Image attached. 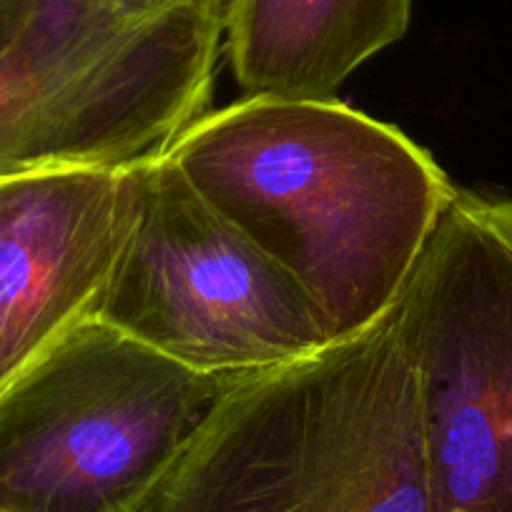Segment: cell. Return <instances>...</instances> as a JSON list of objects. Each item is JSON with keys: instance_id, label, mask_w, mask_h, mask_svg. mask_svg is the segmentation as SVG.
<instances>
[{"instance_id": "277c9868", "label": "cell", "mask_w": 512, "mask_h": 512, "mask_svg": "<svg viewBox=\"0 0 512 512\" xmlns=\"http://www.w3.org/2000/svg\"><path fill=\"white\" fill-rule=\"evenodd\" d=\"M241 379L86 319L0 392V512H123Z\"/></svg>"}, {"instance_id": "6da1fadb", "label": "cell", "mask_w": 512, "mask_h": 512, "mask_svg": "<svg viewBox=\"0 0 512 512\" xmlns=\"http://www.w3.org/2000/svg\"><path fill=\"white\" fill-rule=\"evenodd\" d=\"M166 156L304 289L332 342L390 317L460 191L405 131L337 96H246Z\"/></svg>"}, {"instance_id": "5b68a950", "label": "cell", "mask_w": 512, "mask_h": 512, "mask_svg": "<svg viewBox=\"0 0 512 512\" xmlns=\"http://www.w3.org/2000/svg\"><path fill=\"white\" fill-rule=\"evenodd\" d=\"M432 512H512V196L457 191L395 309Z\"/></svg>"}, {"instance_id": "30bf717a", "label": "cell", "mask_w": 512, "mask_h": 512, "mask_svg": "<svg viewBox=\"0 0 512 512\" xmlns=\"http://www.w3.org/2000/svg\"><path fill=\"white\" fill-rule=\"evenodd\" d=\"M18 8H21V0H0V38L6 36L11 23L16 21Z\"/></svg>"}, {"instance_id": "7a4b0ae2", "label": "cell", "mask_w": 512, "mask_h": 512, "mask_svg": "<svg viewBox=\"0 0 512 512\" xmlns=\"http://www.w3.org/2000/svg\"><path fill=\"white\" fill-rule=\"evenodd\" d=\"M123 512H432L415 379L392 312L236 382Z\"/></svg>"}, {"instance_id": "ba28073f", "label": "cell", "mask_w": 512, "mask_h": 512, "mask_svg": "<svg viewBox=\"0 0 512 512\" xmlns=\"http://www.w3.org/2000/svg\"><path fill=\"white\" fill-rule=\"evenodd\" d=\"M415 0H224V51L246 96L329 98L400 41Z\"/></svg>"}, {"instance_id": "8992f818", "label": "cell", "mask_w": 512, "mask_h": 512, "mask_svg": "<svg viewBox=\"0 0 512 512\" xmlns=\"http://www.w3.org/2000/svg\"><path fill=\"white\" fill-rule=\"evenodd\" d=\"M139 209L96 317L201 374L251 377L332 342L304 289L169 159L136 169Z\"/></svg>"}, {"instance_id": "3957f363", "label": "cell", "mask_w": 512, "mask_h": 512, "mask_svg": "<svg viewBox=\"0 0 512 512\" xmlns=\"http://www.w3.org/2000/svg\"><path fill=\"white\" fill-rule=\"evenodd\" d=\"M224 0H21L0 38V179L136 169L206 113Z\"/></svg>"}, {"instance_id": "52a82bcc", "label": "cell", "mask_w": 512, "mask_h": 512, "mask_svg": "<svg viewBox=\"0 0 512 512\" xmlns=\"http://www.w3.org/2000/svg\"><path fill=\"white\" fill-rule=\"evenodd\" d=\"M136 169L0 179V392L98 314L139 209Z\"/></svg>"}, {"instance_id": "9c48e42d", "label": "cell", "mask_w": 512, "mask_h": 512, "mask_svg": "<svg viewBox=\"0 0 512 512\" xmlns=\"http://www.w3.org/2000/svg\"><path fill=\"white\" fill-rule=\"evenodd\" d=\"M126 6L136 8L141 13H156V11H166V8H174L179 3H186V0H123Z\"/></svg>"}]
</instances>
